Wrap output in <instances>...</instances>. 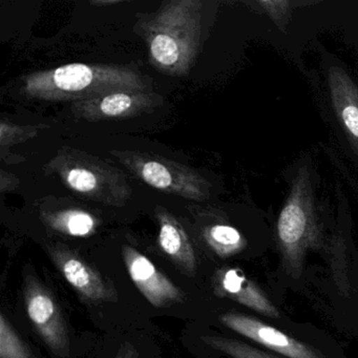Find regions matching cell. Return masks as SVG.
I'll use <instances>...</instances> for the list:
<instances>
[{
	"instance_id": "obj_8",
	"label": "cell",
	"mask_w": 358,
	"mask_h": 358,
	"mask_svg": "<svg viewBox=\"0 0 358 358\" xmlns=\"http://www.w3.org/2000/svg\"><path fill=\"white\" fill-rule=\"evenodd\" d=\"M159 94L148 91H118L92 99L72 103V112L78 119L96 121L123 120L162 106Z\"/></svg>"
},
{
	"instance_id": "obj_2",
	"label": "cell",
	"mask_w": 358,
	"mask_h": 358,
	"mask_svg": "<svg viewBox=\"0 0 358 358\" xmlns=\"http://www.w3.org/2000/svg\"><path fill=\"white\" fill-rule=\"evenodd\" d=\"M200 0H173L141 20L142 37L157 70L171 76H185L200 52L203 8Z\"/></svg>"
},
{
	"instance_id": "obj_7",
	"label": "cell",
	"mask_w": 358,
	"mask_h": 358,
	"mask_svg": "<svg viewBox=\"0 0 358 358\" xmlns=\"http://www.w3.org/2000/svg\"><path fill=\"white\" fill-rule=\"evenodd\" d=\"M110 154L150 187L196 202L211 196L213 184L192 167L139 150H112Z\"/></svg>"
},
{
	"instance_id": "obj_3",
	"label": "cell",
	"mask_w": 358,
	"mask_h": 358,
	"mask_svg": "<svg viewBox=\"0 0 358 358\" xmlns=\"http://www.w3.org/2000/svg\"><path fill=\"white\" fill-rule=\"evenodd\" d=\"M135 69L117 64H71L38 71L24 78L22 92L31 99L72 103L118 91H148Z\"/></svg>"
},
{
	"instance_id": "obj_19",
	"label": "cell",
	"mask_w": 358,
	"mask_h": 358,
	"mask_svg": "<svg viewBox=\"0 0 358 358\" xmlns=\"http://www.w3.org/2000/svg\"><path fill=\"white\" fill-rule=\"evenodd\" d=\"M202 341L213 349L224 352L234 358H275L255 350V348L225 337L203 336Z\"/></svg>"
},
{
	"instance_id": "obj_14",
	"label": "cell",
	"mask_w": 358,
	"mask_h": 358,
	"mask_svg": "<svg viewBox=\"0 0 358 358\" xmlns=\"http://www.w3.org/2000/svg\"><path fill=\"white\" fill-rule=\"evenodd\" d=\"M215 290L220 295L236 299L250 308L274 313L272 308L264 301L257 289L236 269H226L217 272L215 276Z\"/></svg>"
},
{
	"instance_id": "obj_13",
	"label": "cell",
	"mask_w": 358,
	"mask_h": 358,
	"mask_svg": "<svg viewBox=\"0 0 358 358\" xmlns=\"http://www.w3.org/2000/svg\"><path fill=\"white\" fill-rule=\"evenodd\" d=\"M159 226V245L162 250L188 273L196 269V253L180 222L161 206L156 207Z\"/></svg>"
},
{
	"instance_id": "obj_21",
	"label": "cell",
	"mask_w": 358,
	"mask_h": 358,
	"mask_svg": "<svg viewBox=\"0 0 358 358\" xmlns=\"http://www.w3.org/2000/svg\"><path fill=\"white\" fill-rule=\"evenodd\" d=\"M115 358H140V356L137 349L131 343H123Z\"/></svg>"
},
{
	"instance_id": "obj_1",
	"label": "cell",
	"mask_w": 358,
	"mask_h": 358,
	"mask_svg": "<svg viewBox=\"0 0 358 358\" xmlns=\"http://www.w3.org/2000/svg\"><path fill=\"white\" fill-rule=\"evenodd\" d=\"M311 47L317 54V66L303 76L320 117L358 175V76L322 41L315 39Z\"/></svg>"
},
{
	"instance_id": "obj_22",
	"label": "cell",
	"mask_w": 358,
	"mask_h": 358,
	"mask_svg": "<svg viewBox=\"0 0 358 358\" xmlns=\"http://www.w3.org/2000/svg\"><path fill=\"white\" fill-rule=\"evenodd\" d=\"M3 173H5L6 177H7L8 182L7 183H1V192H6L7 190H12L14 188L17 187L18 184H20V181L16 179L15 176L11 175V173H6L5 171H3Z\"/></svg>"
},
{
	"instance_id": "obj_17",
	"label": "cell",
	"mask_w": 358,
	"mask_h": 358,
	"mask_svg": "<svg viewBox=\"0 0 358 358\" xmlns=\"http://www.w3.org/2000/svg\"><path fill=\"white\" fill-rule=\"evenodd\" d=\"M335 31L341 33L343 45L353 54L358 72V1H345Z\"/></svg>"
},
{
	"instance_id": "obj_20",
	"label": "cell",
	"mask_w": 358,
	"mask_h": 358,
	"mask_svg": "<svg viewBox=\"0 0 358 358\" xmlns=\"http://www.w3.org/2000/svg\"><path fill=\"white\" fill-rule=\"evenodd\" d=\"M39 129L36 125L13 124L3 119L0 124V143L1 146H10L28 141L36 137Z\"/></svg>"
},
{
	"instance_id": "obj_4",
	"label": "cell",
	"mask_w": 358,
	"mask_h": 358,
	"mask_svg": "<svg viewBox=\"0 0 358 358\" xmlns=\"http://www.w3.org/2000/svg\"><path fill=\"white\" fill-rule=\"evenodd\" d=\"M286 196L276 219L275 231L284 248L295 250L320 234L332 210L320 192L322 176L312 152H303L282 173Z\"/></svg>"
},
{
	"instance_id": "obj_6",
	"label": "cell",
	"mask_w": 358,
	"mask_h": 358,
	"mask_svg": "<svg viewBox=\"0 0 358 358\" xmlns=\"http://www.w3.org/2000/svg\"><path fill=\"white\" fill-rule=\"evenodd\" d=\"M43 169L49 175L58 176L75 194L108 206H124L131 196V186L120 169L76 148H60Z\"/></svg>"
},
{
	"instance_id": "obj_18",
	"label": "cell",
	"mask_w": 358,
	"mask_h": 358,
	"mask_svg": "<svg viewBox=\"0 0 358 358\" xmlns=\"http://www.w3.org/2000/svg\"><path fill=\"white\" fill-rule=\"evenodd\" d=\"M0 358H34L5 314L0 315Z\"/></svg>"
},
{
	"instance_id": "obj_10",
	"label": "cell",
	"mask_w": 358,
	"mask_h": 358,
	"mask_svg": "<svg viewBox=\"0 0 358 358\" xmlns=\"http://www.w3.org/2000/svg\"><path fill=\"white\" fill-rule=\"evenodd\" d=\"M122 255L131 280L152 306L166 308L184 301L182 291L145 255L129 245L123 246Z\"/></svg>"
},
{
	"instance_id": "obj_15",
	"label": "cell",
	"mask_w": 358,
	"mask_h": 358,
	"mask_svg": "<svg viewBox=\"0 0 358 358\" xmlns=\"http://www.w3.org/2000/svg\"><path fill=\"white\" fill-rule=\"evenodd\" d=\"M43 220L52 229L71 236H90L98 225L93 215L79 208L43 211Z\"/></svg>"
},
{
	"instance_id": "obj_11",
	"label": "cell",
	"mask_w": 358,
	"mask_h": 358,
	"mask_svg": "<svg viewBox=\"0 0 358 358\" xmlns=\"http://www.w3.org/2000/svg\"><path fill=\"white\" fill-rule=\"evenodd\" d=\"M221 322L238 334L264 345L287 358H320L313 350L292 338L274 327L264 324L251 316L238 313H225Z\"/></svg>"
},
{
	"instance_id": "obj_12",
	"label": "cell",
	"mask_w": 358,
	"mask_h": 358,
	"mask_svg": "<svg viewBox=\"0 0 358 358\" xmlns=\"http://www.w3.org/2000/svg\"><path fill=\"white\" fill-rule=\"evenodd\" d=\"M50 255L66 282L83 297L91 301H112L114 292L103 278L74 251L62 245L49 248Z\"/></svg>"
},
{
	"instance_id": "obj_5",
	"label": "cell",
	"mask_w": 358,
	"mask_h": 358,
	"mask_svg": "<svg viewBox=\"0 0 358 358\" xmlns=\"http://www.w3.org/2000/svg\"><path fill=\"white\" fill-rule=\"evenodd\" d=\"M253 11L264 16L275 29L282 43V55L297 66L301 74L306 45L327 31H335L343 0H252L245 1Z\"/></svg>"
},
{
	"instance_id": "obj_9",
	"label": "cell",
	"mask_w": 358,
	"mask_h": 358,
	"mask_svg": "<svg viewBox=\"0 0 358 358\" xmlns=\"http://www.w3.org/2000/svg\"><path fill=\"white\" fill-rule=\"evenodd\" d=\"M24 293L29 317L43 341L54 353L68 355V329L55 297L32 276L27 278Z\"/></svg>"
},
{
	"instance_id": "obj_23",
	"label": "cell",
	"mask_w": 358,
	"mask_h": 358,
	"mask_svg": "<svg viewBox=\"0 0 358 358\" xmlns=\"http://www.w3.org/2000/svg\"><path fill=\"white\" fill-rule=\"evenodd\" d=\"M123 0H93L90 1L92 6H96V7H108V6H116L123 3Z\"/></svg>"
},
{
	"instance_id": "obj_16",
	"label": "cell",
	"mask_w": 358,
	"mask_h": 358,
	"mask_svg": "<svg viewBox=\"0 0 358 358\" xmlns=\"http://www.w3.org/2000/svg\"><path fill=\"white\" fill-rule=\"evenodd\" d=\"M204 238L210 248L222 257L236 255L245 248L247 238L244 234L227 223H217L204 230Z\"/></svg>"
}]
</instances>
